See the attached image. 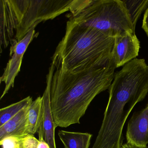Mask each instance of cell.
I'll list each match as a JSON object with an SVG mask.
<instances>
[{
	"instance_id": "obj_6",
	"label": "cell",
	"mask_w": 148,
	"mask_h": 148,
	"mask_svg": "<svg viewBox=\"0 0 148 148\" xmlns=\"http://www.w3.org/2000/svg\"><path fill=\"white\" fill-rule=\"evenodd\" d=\"M140 48V42L135 33L125 32L116 36L112 57L115 68L123 66L136 58Z\"/></svg>"
},
{
	"instance_id": "obj_5",
	"label": "cell",
	"mask_w": 148,
	"mask_h": 148,
	"mask_svg": "<svg viewBox=\"0 0 148 148\" xmlns=\"http://www.w3.org/2000/svg\"><path fill=\"white\" fill-rule=\"evenodd\" d=\"M33 28L20 41L12 44L10 49L11 59L9 60L4 70V73L0 78L1 83L4 82L5 89L0 99L7 94L11 88L14 86L15 78L21 70L23 56L28 46L38 33L35 32Z\"/></svg>"
},
{
	"instance_id": "obj_4",
	"label": "cell",
	"mask_w": 148,
	"mask_h": 148,
	"mask_svg": "<svg viewBox=\"0 0 148 148\" xmlns=\"http://www.w3.org/2000/svg\"><path fill=\"white\" fill-rule=\"evenodd\" d=\"M69 19L115 37L135 30L123 0H73Z\"/></svg>"
},
{
	"instance_id": "obj_13",
	"label": "cell",
	"mask_w": 148,
	"mask_h": 148,
	"mask_svg": "<svg viewBox=\"0 0 148 148\" xmlns=\"http://www.w3.org/2000/svg\"><path fill=\"white\" fill-rule=\"evenodd\" d=\"M128 10L134 30L138 19L148 7V0H123Z\"/></svg>"
},
{
	"instance_id": "obj_18",
	"label": "cell",
	"mask_w": 148,
	"mask_h": 148,
	"mask_svg": "<svg viewBox=\"0 0 148 148\" xmlns=\"http://www.w3.org/2000/svg\"><path fill=\"white\" fill-rule=\"evenodd\" d=\"M120 148H148V146L141 147V146H137L135 145L126 142V143L123 144Z\"/></svg>"
},
{
	"instance_id": "obj_17",
	"label": "cell",
	"mask_w": 148,
	"mask_h": 148,
	"mask_svg": "<svg viewBox=\"0 0 148 148\" xmlns=\"http://www.w3.org/2000/svg\"><path fill=\"white\" fill-rule=\"evenodd\" d=\"M39 143L37 148H51L48 144L44 140L43 137H39Z\"/></svg>"
},
{
	"instance_id": "obj_7",
	"label": "cell",
	"mask_w": 148,
	"mask_h": 148,
	"mask_svg": "<svg viewBox=\"0 0 148 148\" xmlns=\"http://www.w3.org/2000/svg\"><path fill=\"white\" fill-rule=\"evenodd\" d=\"M55 69L54 64L52 62L47 75V85L42 96V115L41 123L38 131L39 137L42 136L51 148H57L55 138V123L53 116L50 101V86L53 73Z\"/></svg>"
},
{
	"instance_id": "obj_2",
	"label": "cell",
	"mask_w": 148,
	"mask_h": 148,
	"mask_svg": "<svg viewBox=\"0 0 148 148\" xmlns=\"http://www.w3.org/2000/svg\"><path fill=\"white\" fill-rule=\"evenodd\" d=\"M114 40L115 37L69 19L52 62L71 72L106 67L112 64Z\"/></svg>"
},
{
	"instance_id": "obj_15",
	"label": "cell",
	"mask_w": 148,
	"mask_h": 148,
	"mask_svg": "<svg viewBox=\"0 0 148 148\" xmlns=\"http://www.w3.org/2000/svg\"><path fill=\"white\" fill-rule=\"evenodd\" d=\"M38 143L39 140L33 135H27L24 136L22 139L21 148H37Z\"/></svg>"
},
{
	"instance_id": "obj_3",
	"label": "cell",
	"mask_w": 148,
	"mask_h": 148,
	"mask_svg": "<svg viewBox=\"0 0 148 148\" xmlns=\"http://www.w3.org/2000/svg\"><path fill=\"white\" fill-rule=\"evenodd\" d=\"M73 0H1V45L20 41L43 21L70 11Z\"/></svg>"
},
{
	"instance_id": "obj_1",
	"label": "cell",
	"mask_w": 148,
	"mask_h": 148,
	"mask_svg": "<svg viewBox=\"0 0 148 148\" xmlns=\"http://www.w3.org/2000/svg\"><path fill=\"white\" fill-rule=\"evenodd\" d=\"M116 68L113 65L71 72L56 67L50 86V101L55 127L80 124L92 101L109 90Z\"/></svg>"
},
{
	"instance_id": "obj_11",
	"label": "cell",
	"mask_w": 148,
	"mask_h": 148,
	"mask_svg": "<svg viewBox=\"0 0 148 148\" xmlns=\"http://www.w3.org/2000/svg\"><path fill=\"white\" fill-rule=\"evenodd\" d=\"M42 97H38L30 105L27 113L26 134L34 135L38 132L40 126L42 115Z\"/></svg>"
},
{
	"instance_id": "obj_8",
	"label": "cell",
	"mask_w": 148,
	"mask_h": 148,
	"mask_svg": "<svg viewBox=\"0 0 148 148\" xmlns=\"http://www.w3.org/2000/svg\"><path fill=\"white\" fill-rule=\"evenodd\" d=\"M127 142L144 147L148 144V103L145 108L135 112L129 120L126 132Z\"/></svg>"
},
{
	"instance_id": "obj_12",
	"label": "cell",
	"mask_w": 148,
	"mask_h": 148,
	"mask_svg": "<svg viewBox=\"0 0 148 148\" xmlns=\"http://www.w3.org/2000/svg\"><path fill=\"white\" fill-rule=\"evenodd\" d=\"M32 102V97L28 96L19 102L1 108L0 110V127L16 116L21 111L29 106Z\"/></svg>"
},
{
	"instance_id": "obj_14",
	"label": "cell",
	"mask_w": 148,
	"mask_h": 148,
	"mask_svg": "<svg viewBox=\"0 0 148 148\" xmlns=\"http://www.w3.org/2000/svg\"><path fill=\"white\" fill-rule=\"evenodd\" d=\"M25 136H10L0 140L2 148H21L23 138Z\"/></svg>"
},
{
	"instance_id": "obj_10",
	"label": "cell",
	"mask_w": 148,
	"mask_h": 148,
	"mask_svg": "<svg viewBox=\"0 0 148 148\" xmlns=\"http://www.w3.org/2000/svg\"><path fill=\"white\" fill-rule=\"evenodd\" d=\"M58 135L65 148H89L92 135L87 132L60 130Z\"/></svg>"
},
{
	"instance_id": "obj_9",
	"label": "cell",
	"mask_w": 148,
	"mask_h": 148,
	"mask_svg": "<svg viewBox=\"0 0 148 148\" xmlns=\"http://www.w3.org/2000/svg\"><path fill=\"white\" fill-rule=\"evenodd\" d=\"M30 106L21 111L0 127V140L10 136H27L26 134V127Z\"/></svg>"
},
{
	"instance_id": "obj_16",
	"label": "cell",
	"mask_w": 148,
	"mask_h": 148,
	"mask_svg": "<svg viewBox=\"0 0 148 148\" xmlns=\"http://www.w3.org/2000/svg\"><path fill=\"white\" fill-rule=\"evenodd\" d=\"M142 28L148 37V7L145 10L144 14Z\"/></svg>"
}]
</instances>
